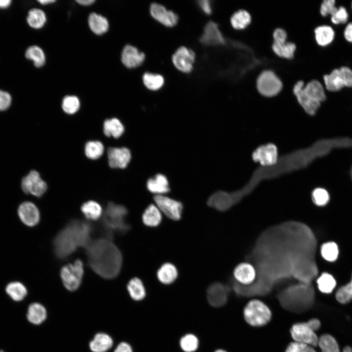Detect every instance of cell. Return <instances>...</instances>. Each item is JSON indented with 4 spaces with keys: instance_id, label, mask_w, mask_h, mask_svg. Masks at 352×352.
I'll list each match as a JSON object with an SVG mask.
<instances>
[{
    "instance_id": "6da1fadb",
    "label": "cell",
    "mask_w": 352,
    "mask_h": 352,
    "mask_svg": "<svg viewBox=\"0 0 352 352\" xmlns=\"http://www.w3.org/2000/svg\"><path fill=\"white\" fill-rule=\"evenodd\" d=\"M319 158L320 153L315 142L308 147L285 154L279 157L274 165L267 167L260 166L255 169L246 183L234 191L235 196L240 199L250 193L261 182L305 169Z\"/></svg>"
},
{
    "instance_id": "7a4b0ae2",
    "label": "cell",
    "mask_w": 352,
    "mask_h": 352,
    "mask_svg": "<svg viewBox=\"0 0 352 352\" xmlns=\"http://www.w3.org/2000/svg\"><path fill=\"white\" fill-rule=\"evenodd\" d=\"M86 253L90 266L102 277L112 279L119 273L122 254L110 239L100 238L90 241L86 246Z\"/></svg>"
},
{
    "instance_id": "3957f363",
    "label": "cell",
    "mask_w": 352,
    "mask_h": 352,
    "mask_svg": "<svg viewBox=\"0 0 352 352\" xmlns=\"http://www.w3.org/2000/svg\"><path fill=\"white\" fill-rule=\"evenodd\" d=\"M91 227L89 223L73 220L61 230L55 238L53 246L56 255L65 259L79 247L87 246L89 243Z\"/></svg>"
},
{
    "instance_id": "277c9868",
    "label": "cell",
    "mask_w": 352,
    "mask_h": 352,
    "mask_svg": "<svg viewBox=\"0 0 352 352\" xmlns=\"http://www.w3.org/2000/svg\"><path fill=\"white\" fill-rule=\"evenodd\" d=\"M128 211L123 205L109 202L106 207L103 223L108 233L115 232L123 234L130 229L126 221Z\"/></svg>"
},
{
    "instance_id": "5b68a950",
    "label": "cell",
    "mask_w": 352,
    "mask_h": 352,
    "mask_svg": "<svg viewBox=\"0 0 352 352\" xmlns=\"http://www.w3.org/2000/svg\"><path fill=\"white\" fill-rule=\"evenodd\" d=\"M243 315L246 323L255 327L266 325L272 317L269 307L258 299L251 300L247 303L243 309Z\"/></svg>"
},
{
    "instance_id": "8992f818",
    "label": "cell",
    "mask_w": 352,
    "mask_h": 352,
    "mask_svg": "<svg viewBox=\"0 0 352 352\" xmlns=\"http://www.w3.org/2000/svg\"><path fill=\"white\" fill-rule=\"evenodd\" d=\"M256 87L258 93L265 98H273L278 95L283 87L280 77L271 69H264L258 75Z\"/></svg>"
},
{
    "instance_id": "52a82bcc",
    "label": "cell",
    "mask_w": 352,
    "mask_h": 352,
    "mask_svg": "<svg viewBox=\"0 0 352 352\" xmlns=\"http://www.w3.org/2000/svg\"><path fill=\"white\" fill-rule=\"evenodd\" d=\"M323 84L327 91L337 92L345 88L352 87V69L342 66L334 69L323 77Z\"/></svg>"
},
{
    "instance_id": "ba28073f",
    "label": "cell",
    "mask_w": 352,
    "mask_h": 352,
    "mask_svg": "<svg viewBox=\"0 0 352 352\" xmlns=\"http://www.w3.org/2000/svg\"><path fill=\"white\" fill-rule=\"evenodd\" d=\"M84 274L83 264L81 260H76L73 264L64 265L60 272L61 278L66 288L74 291L80 286Z\"/></svg>"
},
{
    "instance_id": "9c48e42d",
    "label": "cell",
    "mask_w": 352,
    "mask_h": 352,
    "mask_svg": "<svg viewBox=\"0 0 352 352\" xmlns=\"http://www.w3.org/2000/svg\"><path fill=\"white\" fill-rule=\"evenodd\" d=\"M154 200L161 212L170 219L178 220L181 219L183 205L180 201L164 195H155Z\"/></svg>"
},
{
    "instance_id": "30bf717a",
    "label": "cell",
    "mask_w": 352,
    "mask_h": 352,
    "mask_svg": "<svg viewBox=\"0 0 352 352\" xmlns=\"http://www.w3.org/2000/svg\"><path fill=\"white\" fill-rule=\"evenodd\" d=\"M290 333L294 341L313 347L318 345L319 337L306 322L293 324L290 329Z\"/></svg>"
},
{
    "instance_id": "8fae6325",
    "label": "cell",
    "mask_w": 352,
    "mask_h": 352,
    "mask_svg": "<svg viewBox=\"0 0 352 352\" xmlns=\"http://www.w3.org/2000/svg\"><path fill=\"white\" fill-rule=\"evenodd\" d=\"M22 191L27 194H31L40 197L46 192L47 184L35 170L30 171L24 176L21 183Z\"/></svg>"
},
{
    "instance_id": "7c38bea8",
    "label": "cell",
    "mask_w": 352,
    "mask_h": 352,
    "mask_svg": "<svg viewBox=\"0 0 352 352\" xmlns=\"http://www.w3.org/2000/svg\"><path fill=\"white\" fill-rule=\"evenodd\" d=\"M279 157L277 148L272 143L259 146L252 154V159L255 162H259L260 166L264 167L274 165Z\"/></svg>"
},
{
    "instance_id": "4fadbf2b",
    "label": "cell",
    "mask_w": 352,
    "mask_h": 352,
    "mask_svg": "<svg viewBox=\"0 0 352 352\" xmlns=\"http://www.w3.org/2000/svg\"><path fill=\"white\" fill-rule=\"evenodd\" d=\"M195 57V53L192 50L183 46L179 47L174 53L172 62L178 70L189 73L193 69Z\"/></svg>"
},
{
    "instance_id": "5bb4252c",
    "label": "cell",
    "mask_w": 352,
    "mask_h": 352,
    "mask_svg": "<svg viewBox=\"0 0 352 352\" xmlns=\"http://www.w3.org/2000/svg\"><path fill=\"white\" fill-rule=\"evenodd\" d=\"M305 84L303 81H298L293 88V93L298 105L305 113L310 116H314L318 112L321 104L314 102L308 98L303 91Z\"/></svg>"
},
{
    "instance_id": "9a60e30c",
    "label": "cell",
    "mask_w": 352,
    "mask_h": 352,
    "mask_svg": "<svg viewBox=\"0 0 352 352\" xmlns=\"http://www.w3.org/2000/svg\"><path fill=\"white\" fill-rule=\"evenodd\" d=\"M201 43L206 45H220L226 44L225 39L220 29L219 24L213 21L205 26L200 37Z\"/></svg>"
},
{
    "instance_id": "2e32d148",
    "label": "cell",
    "mask_w": 352,
    "mask_h": 352,
    "mask_svg": "<svg viewBox=\"0 0 352 352\" xmlns=\"http://www.w3.org/2000/svg\"><path fill=\"white\" fill-rule=\"evenodd\" d=\"M108 164L112 168L124 169L131 159L130 150L126 147H111L107 152Z\"/></svg>"
},
{
    "instance_id": "e0dca14e",
    "label": "cell",
    "mask_w": 352,
    "mask_h": 352,
    "mask_svg": "<svg viewBox=\"0 0 352 352\" xmlns=\"http://www.w3.org/2000/svg\"><path fill=\"white\" fill-rule=\"evenodd\" d=\"M150 12L154 19L167 27H173L177 22V15L172 11L167 10L160 4L152 3L150 7Z\"/></svg>"
},
{
    "instance_id": "ac0fdd59",
    "label": "cell",
    "mask_w": 352,
    "mask_h": 352,
    "mask_svg": "<svg viewBox=\"0 0 352 352\" xmlns=\"http://www.w3.org/2000/svg\"><path fill=\"white\" fill-rule=\"evenodd\" d=\"M18 214L22 222L30 227L37 224L40 219L38 208L30 201H25L20 205Z\"/></svg>"
},
{
    "instance_id": "d6986e66",
    "label": "cell",
    "mask_w": 352,
    "mask_h": 352,
    "mask_svg": "<svg viewBox=\"0 0 352 352\" xmlns=\"http://www.w3.org/2000/svg\"><path fill=\"white\" fill-rule=\"evenodd\" d=\"M145 54L130 44L124 46L121 53V61L124 65L130 68L140 66L144 61Z\"/></svg>"
},
{
    "instance_id": "ffe728a7",
    "label": "cell",
    "mask_w": 352,
    "mask_h": 352,
    "mask_svg": "<svg viewBox=\"0 0 352 352\" xmlns=\"http://www.w3.org/2000/svg\"><path fill=\"white\" fill-rule=\"evenodd\" d=\"M303 91L308 98L314 102L322 104L327 99L324 84L317 80H312L306 83Z\"/></svg>"
},
{
    "instance_id": "44dd1931",
    "label": "cell",
    "mask_w": 352,
    "mask_h": 352,
    "mask_svg": "<svg viewBox=\"0 0 352 352\" xmlns=\"http://www.w3.org/2000/svg\"><path fill=\"white\" fill-rule=\"evenodd\" d=\"M207 298L211 306L214 307H221L227 300L226 290L219 283L213 284L207 288Z\"/></svg>"
},
{
    "instance_id": "7402d4cb",
    "label": "cell",
    "mask_w": 352,
    "mask_h": 352,
    "mask_svg": "<svg viewBox=\"0 0 352 352\" xmlns=\"http://www.w3.org/2000/svg\"><path fill=\"white\" fill-rule=\"evenodd\" d=\"M314 36L318 45L323 47H326L333 41L335 31L331 25L323 24L314 28Z\"/></svg>"
},
{
    "instance_id": "603a6c76",
    "label": "cell",
    "mask_w": 352,
    "mask_h": 352,
    "mask_svg": "<svg viewBox=\"0 0 352 352\" xmlns=\"http://www.w3.org/2000/svg\"><path fill=\"white\" fill-rule=\"evenodd\" d=\"M147 188L150 192L156 195H163L170 190L167 178L161 174L150 178L147 182Z\"/></svg>"
},
{
    "instance_id": "cb8c5ba5",
    "label": "cell",
    "mask_w": 352,
    "mask_h": 352,
    "mask_svg": "<svg viewBox=\"0 0 352 352\" xmlns=\"http://www.w3.org/2000/svg\"><path fill=\"white\" fill-rule=\"evenodd\" d=\"M235 279L243 285H249L252 283L256 277L254 267L250 264L242 263L238 265L234 270Z\"/></svg>"
},
{
    "instance_id": "d4e9b609",
    "label": "cell",
    "mask_w": 352,
    "mask_h": 352,
    "mask_svg": "<svg viewBox=\"0 0 352 352\" xmlns=\"http://www.w3.org/2000/svg\"><path fill=\"white\" fill-rule=\"evenodd\" d=\"M252 22V17L248 11L241 9L234 12L229 18L231 27L235 30L246 29Z\"/></svg>"
},
{
    "instance_id": "484cf974",
    "label": "cell",
    "mask_w": 352,
    "mask_h": 352,
    "mask_svg": "<svg viewBox=\"0 0 352 352\" xmlns=\"http://www.w3.org/2000/svg\"><path fill=\"white\" fill-rule=\"evenodd\" d=\"M112 338L109 334L99 332L95 335L89 344L92 352H107L113 345Z\"/></svg>"
},
{
    "instance_id": "4316f807",
    "label": "cell",
    "mask_w": 352,
    "mask_h": 352,
    "mask_svg": "<svg viewBox=\"0 0 352 352\" xmlns=\"http://www.w3.org/2000/svg\"><path fill=\"white\" fill-rule=\"evenodd\" d=\"M273 53L278 58L286 60H292L296 50V44L291 42L274 43L271 45Z\"/></svg>"
},
{
    "instance_id": "83f0119b",
    "label": "cell",
    "mask_w": 352,
    "mask_h": 352,
    "mask_svg": "<svg viewBox=\"0 0 352 352\" xmlns=\"http://www.w3.org/2000/svg\"><path fill=\"white\" fill-rule=\"evenodd\" d=\"M156 275L160 282L165 285H170L176 279L178 271L173 264L166 263L158 269Z\"/></svg>"
},
{
    "instance_id": "f1b7e54d",
    "label": "cell",
    "mask_w": 352,
    "mask_h": 352,
    "mask_svg": "<svg viewBox=\"0 0 352 352\" xmlns=\"http://www.w3.org/2000/svg\"><path fill=\"white\" fill-rule=\"evenodd\" d=\"M142 220L146 226L156 227L161 221V212L155 204H151L144 211Z\"/></svg>"
},
{
    "instance_id": "f546056e",
    "label": "cell",
    "mask_w": 352,
    "mask_h": 352,
    "mask_svg": "<svg viewBox=\"0 0 352 352\" xmlns=\"http://www.w3.org/2000/svg\"><path fill=\"white\" fill-rule=\"evenodd\" d=\"M27 320L34 325L42 324L46 318L47 311L46 308L39 303L31 304L27 309Z\"/></svg>"
},
{
    "instance_id": "4dcf8cb0",
    "label": "cell",
    "mask_w": 352,
    "mask_h": 352,
    "mask_svg": "<svg viewBox=\"0 0 352 352\" xmlns=\"http://www.w3.org/2000/svg\"><path fill=\"white\" fill-rule=\"evenodd\" d=\"M88 23L91 31L97 35L105 33L108 31L109 27L107 19L103 16L94 12L89 14Z\"/></svg>"
},
{
    "instance_id": "1f68e13d",
    "label": "cell",
    "mask_w": 352,
    "mask_h": 352,
    "mask_svg": "<svg viewBox=\"0 0 352 352\" xmlns=\"http://www.w3.org/2000/svg\"><path fill=\"white\" fill-rule=\"evenodd\" d=\"M125 128L121 122L116 118L106 119L103 123V132L108 137L117 138L124 132Z\"/></svg>"
},
{
    "instance_id": "d6a6232c",
    "label": "cell",
    "mask_w": 352,
    "mask_h": 352,
    "mask_svg": "<svg viewBox=\"0 0 352 352\" xmlns=\"http://www.w3.org/2000/svg\"><path fill=\"white\" fill-rule=\"evenodd\" d=\"M127 288L130 297L135 301H141L146 296L145 287L142 281L138 278L135 277L131 279Z\"/></svg>"
},
{
    "instance_id": "836d02e7",
    "label": "cell",
    "mask_w": 352,
    "mask_h": 352,
    "mask_svg": "<svg viewBox=\"0 0 352 352\" xmlns=\"http://www.w3.org/2000/svg\"><path fill=\"white\" fill-rule=\"evenodd\" d=\"M5 291L6 293L15 301L23 300L27 293L26 287L19 282L9 283L5 288Z\"/></svg>"
},
{
    "instance_id": "e575fe53",
    "label": "cell",
    "mask_w": 352,
    "mask_h": 352,
    "mask_svg": "<svg viewBox=\"0 0 352 352\" xmlns=\"http://www.w3.org/2000/svg\"><path fill=\"white\" fill-rule=\"evenodd\" d=\"M46 21L44 12L39 8H33L28 11L27 22L28 25L35 29L42 27Z\"/></svg>"
},
{
    "instance_id": "d590c367",
    "label": "cell",
    "mask_w": 352,
    "mask_h": 352,
    "mask_svg": "<svg viewBox=\"0 0 352 352\" xmlns=\"http://www.w3.org/2000/svg\"><path fill=\"white\" fill-rule=\"evenodd\" d=\"M317 346L321 352H340L336 340L329 334H324L319 337Z\"/></svg>"
},
{
    "instance_id": "8d00e7d4",
    "label": "cell",
    "mask_w": 352,
    "mask_h": 352,
    "mask_svg": "<svg viewBox=\"0 0 352 352\" xmlns=\"http://www.w3.org/2000/svg\"><path fill=\"white\" fill-rule=\"evenodd\" d=\"M81 209L85 216L91 220H96L99 219L102 213L101 205L93 200H89L83 204Z\"/></svg>"
},
{
    "instance_id": "74e56055",
    "label": "cell",
    "mask_w": 352,
    "mask_h": 352,
    "mask_svg": "<svg viewBox=\"0 0 352 352\" xmlns=\"http://www.w3.org/2000/svg\"><path fill=\"white\" fill-rule=\"evenodd\" d=\"M142 80L145 86L151 90L159 89L164 83V79L162 75L150 72L145 73Z\"/></svg>"
},
{
    "instance_id": "f35d334b",
    "label": "cell",
    "mask_w": 352,
    "mask_h": 352,
    "mask_svg": "<svg viewBox=\"0 0 352 352\" xmlns=\"http://www.w3.org/2000/svg\"><path fill=\"white\" fill-rule=\"evenodd\" d=\"M25 56L27 59L33 61L36 67H41L45 63V54L42 49L38 46L32 45L28 47Z\"/></svg>"
},
{
    "instance_id": "ab89813d",
    "label": "cell",
    "mask_w": 352,
    "mask_h": 352,
    "mask_svg": "<svg viewBox=\"0 0 352 352\" xmlns=\"http://www.w3.org/2000/svg\"><path fill=\"white\" fill-rule=\"evenodd\" d=\"M336 5L337 9L330 16V25H346L349 22V13L343 5L341 4L338 0H336Z\"/></svg>"
},
{
    "instance_id": "60d3db41",
    "label": "cell",
    "mask_w": 352,
    "mask_h": 352,
    "mask_svg": "<svg viewBox=\"0 0 352 352\" xmlns=\"http://www.w3.org/2000/svg\"><path fill=\"white\" fill-rule=\"evenodd\" d=\"M319 290L324 293H331L336 286V281L333 276L327 273H323L317 280Z\"/></svg>"
},
{
    "instance_id": "b9f144b4",
    "label": "cell",
    "mask_w": 352,
    "mask_h": 352,
    "mask_svg": "<svg viewBox=\"0 0 352 352\" xmlns=\"http://www.w3.org/2000/svg\"><path fill=\"white\" fill-rule=\"evenodd\" d=\"M104 148L103 144L99 141H89L85 146V153L87 157L91 159H97L102 156Z\"/></svg>"
},
{
    "instance_id": "7bdbcfd3",
    "label": "cell",
    "mask_w": 352,
    "mask_h": 352,
    "mask_svg": "<svg viewBox=\"0 0 352 352\" xmlns=\"http://www.w3.org/2000/svg\"><path fill=\"white\" fill-rule=\"evenodd\" d=\"M179 344L184 352H194L198 347L199 341L196 335L188 333L181 338Z\"/></svg>"
},
{
    "instance_id": "ee69618b",
    "label": "cell",
    "mask_w": 352,
    "mask_h": 352,
    "mask_svg": "<svg viewBox=\"0 0 352 352\" xmlns=\"http://www.w3.org/2000/svg\"><path fill=\"white\" fill-rule=\"evenodd\" d=\"M321 253L324 259L328 261H334L338 255L337 244L334 242L324 243L321 248Z\"/></svg>"
},
{
    "instance_id": "f6af8a7d",
    "label": "cell",
    "mask_w": 352,
    "mask_h": 352,
    "mask_svg": "<svg viewBox=\"0 0 352 352\" xmlns=\"http://www.w3.org/2000/svg\"><path fill=\"white\" fill-rule=\"evenodd\" d=\"M80 106L78 98L74 95L65 96L63 101L62 107L63 110L66 113L72 114L76 113Z\"/></svg>"
},
{
    "instance_id": "bcb514c9",
    "label": "cell",
    "mask_w": 352,
    "mask_h": 352,
    "mask_svg": "<svg viewBox=\"0 0 352 352\" xmlns=\"http://www.w3.org/2000/svg\"><path fill=\"white\" fill-rule=\"evenodd\" d=\"M335 297L338 302L343 304L348 303L352 300V278L349 283L338 289Z\"/></svg>"
},
{
    "instance_id": "7dc6e473",
    "label": "cell",
    "mask_w": 352,
    "mask_h": 352,
    "mask_svg": "<svg viewBox=\"0 0 352 352\" xmlns=\"http://www.w3.org/2000/svg\"><path fill=\"white\" fill-rule=\"evenodd\" d=\"M312 199L314 204L322 206L328 203L330 199V196L325 189L317 188L312 193Z\"/></svg>"
},
{
    "instance_id": "c3c4849f",
    "label": "cell",
    "mask_w": 352,
    "mask_h": 352,
    "mask_svg": "<svg viewBox=\"0 0 352 352\" xmlns=\"http://www.w3.org/2000/svg\"><path fill=\"white\" fill-rule=\"evenodd\" d=\"M336 0H322L320 6L319 12L323 17L330 16L337 9Z\"/></svg>"
},
{
    "instance_id": "681fc988",
    "label": "cell",
    "mask_w": 352,
    "mask_h": 352,
    "mask_svg": "<svg viewBox=\"0 0 352 352\" xmlns=\"http://www.w3.org/2000/svg\"><path fill=\"white\" fill-rule=\"evenodd\" d=\"M12 98L7 91L0 89V111L6 110L11 105Z\"/></svg>"
},
{
    "instance_id": "f907efd6",
    "label": "cell",
    "mask_w": 352,
    "mask_h": 352,
    "mask_svg": "<svg viewBox=\"0 0 352 352\" xmlns=\"http://www.w3.org/2000/svg\"><path fill=\"white\" fill-rule=\"evenodd\" d=\"M272 39L274 43H285L287 41V32L282 28H276L273 32Z\"/></svg>"
},
{
    "instance_id": "816d5d0a",
    "label": "cell",
    "mask_w": 352,
    "mask_h": 352,
    "mask_svg": "<svg viewBox=\"0 0 352 352\" xmlns=\"http://www.w3.org/2000/svg\"><path fill=\"white\" fill-rule=\"evenodd\" d=\"M308 346L305 344L294 341L289 344L285 352H305Z\"/></svg>"
},
{
    "instance_id": "f5cc1de1",
    "label": "cell",
    "mask_w": 352,
    "mask_h": 352,
    "mask_svg": "<svg viewBox=\"0 0 352 352\" xmlns=\"http://www.w3.org/2000/svg\"><path fill=\"white\" fill-rule=\"evenodd\" d=\"M343 35L345 40L352 44V22H349L346 24Z\"/></svg>"
},
{
    "instance_id": "db71d44e",
    "label": "cell",
    "mask_w": 352,
    "mask_h": 352,
    "mask_svg": "<svg viewBox=\"0 0 352 352\" xmlns=\"http://www.w3.org/2000/svg\"><path fill=\"white\" fill-rule=\"evenodd\" d=\"M198 3L201 10L207 15H210L212 12L211 4L209 0H201L198 1Z\"/></svg>"
},
{
    "instance_id": "11a10c76",
    "label": "cell",
    "mask_w": 352,
    "mask_h": 352,
    "mask_svg": "<svg viewBox=\"0 0 352 352\" xmlns=\"http://www.w3.org/2000/svg\"><path fill=\"white\" fill-rule=\"evenodd\" d=\"M114 352H133L131 346L128 343H120L115 349Z\"/></svg>"
},
{
    "instance_id": "9f6ffc18",
    "label": "cell",
    "mask_w": 352,
    "mask_h": 352,
    "mask_svg": "<svg viewBox=\"0 0 352 352\" xmlns=\"http://www.w3.org/2000/svg\"><path fill=\"white\" fill-rule=\"evenodd\" d=\"M307 324L311 328L312 330L316 332L321 327V322L317 318H312L306 322Z\"/></svg>"
},
{
    "instance_id": "6f0895ef",
    "label": "cell",
    "mask_w": 352,
    "mask_h": 352,
    "mask_svg": "<svg viewBox=\"0 0 352 352\" xmlns=\"http://www.w3.org/2000/svg\"><path fill=\"white\" fill-rule=\"evenodd\" d=\"M11 0H0V8H6L11 4Z\"/></svg>"
},
{
    "instance_id": "680465c9",
    "label": "cell",
    "mask_w": 352,
    "mask_h": 352,
    "mask_svg": "<svg viewBox=\"0 0 352 352\" xmlns=\"http://www.w3.org/2000/svg\"><path fill=\"white\" fill-rule=\"evenodd\" d=\"M95 1L94 0H77L76 2H77L79 4L85 6L89 5L93 3H94Z\"/></svg>"
},
{
    "instance_id": "91938a15",
    "label": "cell",
    "mask_w": 352,
    "mask_h": 352,
    "mask_svg": "<svg viewBox=\"0 0 352 352\" xmlns=\"http://www.w3.org/2000/svg\"><path fill=\"white\" fill-rule=\"evenodd\" d=\"M39 2H40L42 4H48L51 3H53L55 2V0H38Z\"/></svg>"
},
{
    "instance_id": "94428289",
    "label": "cell",
    "mask_w": 352,
    "mask_h": 352,
    "mask_svg": "<svg viewBox=\"0 0 352 352\" xmlns=\"http://www.w3.org/2000/svg\"><path fill=\"white\" fill-rule=\"evenodd\" d=\"M305 352H317L314 349V347L308 346Z\"/></svg>"
},
{
    "instance_id": "6125c7cd",
    "label": "cell",
    "mask_w": 352,
    "mask_h": 352,
    "mask_svg": "<svg viewBox=\"0 0 352 352\" xmlns=\"http://www.w3.org/2000/svg\"><path fill=\"white\" fill-rule=\"evenodd\" d=\"M215 352H227L222 349H218V350H216Z\"/></svg>"
},
{
    "instance_id": "be15d7a7",
    "label": "cell",
    "mask_w": 352,
    "mask_h": 352,
    "mask_svg": "<svg viewBox=\"0 0 352 352\" xmlns=\"http://www.w3.org/2000/svg\"><path fill=\"white\" fill-rule=\"evenodd\" d=\"M351 178L352 179V167L351 170Z\"/></svg>"
},
{
    "instance_id": "e7e4bbea",
    "label": "cell",
    "mask_w": 352,
    "mask_h": 352,
    "mask_svg": "<svg viewBox=\"0 0 352 352\" xmlns=\"http://www.w3.org/2000/svg\"><path fill=\"white\" fill-rule=\"evenodd\" d=\"M351 8H352V2H351Z\"/></svg>"
},
{
    "instance_id": "03108f58",
    "label": "cell",
    "mask_w": 352,
    "mask_h": 352,
    "mask_svg": "<svg viewBox=\"0 0 352 352\" xmlns=\"http://www.w3.org/2000/svg\"><path fill=\"white\" fill-rule=\"evenodd\" d=\"M0 352H4L0 350Z\"/></svg>"
}]
</instances>
